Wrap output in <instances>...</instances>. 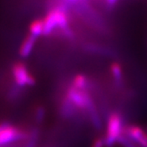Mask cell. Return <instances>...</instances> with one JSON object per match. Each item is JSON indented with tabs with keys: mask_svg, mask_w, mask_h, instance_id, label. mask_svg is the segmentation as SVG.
I'll return each instance as SVG.
<instances>
[{
	"mask_svg": "<svg viewBox=\"0 0 147 147\" xmlns=\"http://www.w3.org/2000/svg\"><path fill=\"white\" fill-rule=\"evenodd\" d=\"M26 136V132L18 126L6 122L0 123V147L23 140Z\"/></svg>",
	"mask_w": 147,
	"mask_h": 147,
	"instance_id": "obj_1",
	"label": "cell"
},
{
	"mask_svg": "<svg viewBox=\"0 0 147 147\" xmlns=\"http://www.w3.org/2000/svg\"><path fill=\"white\" fill-rule=\"evenodd\" d=\"M124 124L123 122V118L118 113H112L108 118L107 126H106V134H105V145L112 146L117 142L119 137L123 131Z\"/></svg>",
	"mask_w": 147,
	"mask_h": 147,
	"instance_id": "obj_2",
	"label": "cell"
},
{
	"mask_svg": "<svg viewBox=\"0 0 147 147\" xmlns=\"http://www.w3.org/2000/svg\"><path fill=\"white\" fill-rule=\"evenodd\" d=\"M11 72L14 81L18 86H33L35 84V79L31 74L29 72L27 67L21 62L14 64Z\"/></svg>",
	"mask_w": 147,
	"mask_h": 147,
	"instance_id": "obj_3",
	"label": "cell"
},
{
	"mask_svg": "<svg viewBox=\"0 0 147 147\" xmlns=\"http://www.w3.org/2000/svg\"><path fill=\"white\" fill-rule=\"evenodd\" d=\"M37 38L34 37L31 34H29L28 36L21 42V47L19 49V53L22 57H26L31 53L33 48L35 45Z\"/></svg>",
	"mask_w": 147,
	"mask_h": 147,
	"instance_id": "obj_4",
	"label": "cell"
},
{
	"mask_svg": "<svg viewBox=\"0 0 147 147\" xmlns=\"http://www.w3.org/2000/svg\"><path fill=\"white\" fill-rule=\"evenodd\" d=\"M30 34L38 38L43 34V21L42 19H36L30 25Z\"/></svg>",
	"mask_w": 147,
	"mask_h": 147,
	"instance_id": "obj_5",
	"label": "cell"
},
{
	"mask_svg": "<svg viewBox=\"0 0 147 147\" xmlns=\"http://www.w3.org/2000/svg\"><path fill=\"white\" fill-rule=\"evenodd\" d=\"M105 145V140L103 141L102 139L98 138V139H96V140L93 142V144L92 145V147H103Z\"/></svg>",
	"mask_w": 147,
	"mask_h": 147,
	"instance_id": "obj_6",
	"label": "cell"
}]
</instances>
